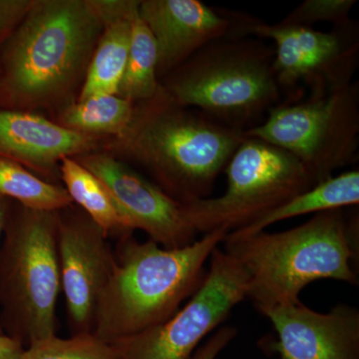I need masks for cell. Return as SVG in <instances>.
<instances>
[{
	"label": "cell",
	"mask_w": 359,
	"mask_h": 359,
	"mask_svg": "<svg viewBox=\"0 0 359 359\" xmlns=\"http://www.w3.org/2000/svg\"><path fill=\"white\" fill-rule=\"evenodd\" d=\"M103 30L96 45L78 100L101 94H116L128 60L132 0H97Z\"/></svg>",
	"instance_id": "2e32d148"
},
{
	"label": "cell",
	"mask_w": 359,
	"mask_h": 359,
	"mask_svg": "<svg viewBox=\"0 0 359 359\" xmlns=\"http://www.w3.org/2000/svg\"><path fill=\"white\" fill-rule=\"evenodd\" d=\"M25 346L13 337L0 334V359H20Z\"/></svg>",
	"instance_id": "484cf974"
},
{
	"label": "cell",
	"mask_w": 359,
	"mask_h": 359,
	"mask_svg": "<svg viewBox=\"0 0 359 359\" xmlns=\"http://www.w3.org/2000/svg\"><path fill=\"white\" fill-rule=\"evenodd\" d=\"M100 140L30 111L0 108V157L20 163L52 183L60 177L63 158L99 151Z\"/></svg>",
	"instance_id": "9a60e30c"
},
{
	"label": "cell",
	"mask_w": 359,
	"mask_h": 359,
	"mask_svg": "<svg viewBox=\"0 0 359 359\" xmlns=\"http://www.w3.org/2000/svg\"><path fill=\"white\" fill-rule=\"evenodd\" d=\"M58 212L11 205L0 247V327L30 346L56 335Z\"/></svg>",
	"instance_id": "8992f818"
},
{
	"label": "cell",
	"mask_w": 359,
	"mask_h": 359,
	"mask_svg": "<svg viewBox=\"0 0 359 359\" xmlns=\"http://www.w3.org/2000/svg\"><path fill=\"white\" fill-rule=\"evenodd\" d=\"M199 289L183 309L157 327L113 342L123 359H190L199 344L248 297L249 276L219 247Z\"/></svg>",
	"instance_id": "30bf717a"
},
{
	"label": "cell",
	"mask_w": 359,
	"mask_h": 359,
	"mask_svg": "<svg viewBox=\"0 0 359 359\" xmlns=\"http://www.w3.org/2000/svg\"><path fill=\"white\" fill-rule=\"evenodd\" d=\"M228 233H205L192 244L165 249L132 235L120 238L115 266L97 304L92 334L108 344L165 323L204 280L205 264Z\"/></svg>",
	"instance_id": "277c9868"
},
{
	"label": "cell",
	"mask_w": 359,
	"mask_h": 359,
	"mask_svg": "<svg viewBox=\"0 0 359 359\" xmlns=\"http://www.w3.org/2000/svg\"><path fill=\"white\" fill-rule=\"evenodd\" d=\"M278 335L266 348L280 359H359V311L340 304L327 313L302 302L263 314Z\"/></svg>",
	"instance_id": "4fadbf2b"
},
{
	"label": "cell",
	"mask_w": 359,
	"mask_h": 359,
	"mask_svg": "<svg viewBox=\"0 0 359 359\" xmlns=\"http://www.w3.org/2000/svg\"><path fill=\"white\" fill-rule=\"evenodd\" d=\"M135 104L116 94H101L61 108L58 123L65 128L97 138H119L133 119Z\"/></svg>",
	"instance_id": "d6986e66"
},
{
	"label": "cell",
	"mask_w": 359,
	"mask_h": 359,
	"mask_svg": "<svg viewBox=\"0 0 359 359\" xmlns=\"http://www.w3.org/2000/svg\"><path fill=\"white\" fill-rule=\"evenodd\" d=\"M34 0H0V50L32 6Z\"/></svg>",
	"instance_id": "cb8c5ba5"
},
{
	"label": "cell",
	"mask_w": 359,
	"mask_h": 359,
	"mask_svg": "<svg viewBox=\"0 0 359 359\" xmlns=\"http://www.w3.org/2000/svg\"><path fill=\"white\" fill-rule=\"evenodd\" d=\"M358 214L344 209L318 212L290 230L250 236L228 233L224 252L249 276L248 297L264 314L301 302L304 287L320 280L358 285Z\"/></svg>",
	"instance_id": "7a4b0ae2"
},
{
	"label": "cell",
	"mask_w": 359,
	"mask_h": 359,
	"mask_svg": "<svg viewBox=\"0 0 359 359\" xmlns=\"http://www.w3.org/2000/svg\"><path fill=\"white\" fill-rule=\"evenodd\" d=\"M273 58V45L263 39L224 36L205 45L160 85L179 105L245 132L282 103Z\"/></svg>",
	"instance_id": "5b68a950"
},
{
	"label": "cell",
	"mask_w": 359,
	"mask_h": 359,
	"mask_svg": "<svg viewBox=\"0 0 359 359\" xmlns=\"http://www.w3.org/2000/svg\"><path fill=\"white\" fill-rule=\"evenodd\" d=\"M129 20L131 39L128 60L117 95L137 104L149 100L159 91L158 52L154 37L139 13L137 0H132Z\"/></svg>",
	"instance_id": "ffe728a7"
},
{
	"label": "cell",
	"mask_w": 359,
	"mask_h": 359,
	"mask_svg": "<svg viewBox=\"0 0 359 359\" xmlns=\"http://www.w3.org/2000/svg\"><path fill=\"white\" fill-rule=\"evenodd\" d=\"M139 13L157 45L159 81L205 45L233 34L230 11L200 0H141Z\"/></svg>",
	"instance_id": "5bb4252c"
},
{
	"label": "cell",
	"mask_w": 359,
	"mask_h": 359,
	"mask_svg": "<svg viewBox=\"0 0 359 359\" xmlns=\"http://www.w3.org/2000/svg\"><path fill=\"white\" fill-rule=\"evenodd\" d=\"M0 197L39 211L59 212L73 205L65 187L4 157H0Z\"/></svg>",
	"instance_id": "44dd1931"
},
{
	"label": "cell",
	"mask_w": 359,
	"mask_h": 359,
	"mask_svg": "<svg viewBox=\"0 0 359 359\" xmlns=\"http://www.w3.org/2000/svg\"><path fill=\"white\" fill-rule=\"evenodd\" d=\"M20 359H123L119 349L99 339L93 334L57 335L26 346Z\"/></svg>",
	"instance_id": "7402d4cb"
},
{
	"label": "cell",
	"mask_w": 359,
	"mask_h": 359,
	"mask_svg": "<svg viewBox=\"0 0 359 359\" xmlns=\"http://www.w3.org/2000/svg\"><path fill=\"white\" fill-rule=\"evenodd\" d=\"M245 139L244 131L179 105L160 87L154 97L135 104L128 129L111 146L168 195L189 204L210 197Z\"/></svg>",
	"instance_id": "3957f363"
},
{
	"label": "cell",
	"mask_w": 359,
	"mask_h": 359,
	"mask_svg": "<svg viewBox=\"0 0 359 359\" xmlns=\"http://www.w3.org/2000/svg\"><path fill=\"white\" fill-rule=\"evenodd\" d=\"M11 201L6 198L0 197V240L4 233L7 219H8L9 211H11ZM0 334H4L2 328L0 327Z\"/></svg>",
	"instance_id": "4316f807"
},
{
	"label": "cell",
	"mask_w": 359,
	"mask_h": 359,
	"mask_svg": "<svg viewBox=\"0 0 359 359\" xmlns=\"http://www.w3.org/2000/svg\"><path fill=\"white\" fill-rule=\"evenodd\" d=\"M74 158L108 189L130 231H143L165 249L195 242L197 233L187 221L184 204L126 162L102 151Z\"/></svg>",
	"instance_id": "7c38bea8"
},
{
	"label": "cell",
	"mask_w": 359,
	"mask_h": 359,
	"mask_svg": "<svg viewBox=\"0 0 359 359\" xmlns=\"http://www.w3.org/2000/svg\"><path fill=\"white\" fill-rule=\"evenodd\" d=\"M231 16L233 36L273 42V69L283 94L299 90L302 84L311 89V94H320L354 81L359 62L355 21L323 32L309 27L268 25L247 13L231 11Z\"/></svg>",
	"instance_id": "9c48e42d"
},
{
	"label": "cell",
	"mask_w": 359,
	"mask_h": 359,
	"mask_svg": "<svg viewBox=\"0 0 359 359\" xmlns=\"http://www.w3.org/2000/svg\"><path fill=\"white\" fill-rule=\"evenodd\" d=\"M282 149L302 163L314 183L358 160L359 84L280 103L264 121L245 132Z\"/></svg>",
	"instance_id": "52a82bcc"
},
{
	"label": "cell",
	"mask_w": 359,
	"mask_h": 359,
	"mask_svg": "<svg viewBox=\"0 0 359 359\" xmlns=\"http://www.w3.org/2000/svg\"><path fill=\"white\" fill-rule=\"evenodd\" d=\"M224 172L226 188L223 195L184 204L187 221L197 235L244 229L316 185L294 156L248 137Z\"/></svg>",
	"instance_id": "ba28073f"
},
{
	"label": "cell",
	"mask_w": 359,
	"mask_h": 359,
	"mask_svg": "<svg viewBox=\"0 0 359 359\" xmlns=\"http://www.w3.org/2000/svg\"><path fill=\"white\" fill-rule=\"evenodd\" d=\"M359 204L358 170L344 172L323 180L278 205L254 223L241 230L231 231L236 236H250L266 231L271 224L309 214L355 207Z\"/></svg>",
	"instance_id": "e0dca14e"
},
{
	"label": "cell",
	"mask_w": 359,
	"mask_h": 359,
	"mask_svg": "<svg viewBox=\"0 0 359 359\" xmlns=\"http://www.w3.org/2000/svg\"><path fill=\"white\" fill-rule=\"evenodd\" d=\"M356 0H306L290 11L278 25L313 28L318 23H330L334 27L351 23V11Z\"/></svg>",
	"instance_id": "603a6c76"
},
{
	"label": "cell",
	"mask_w": 359,
	"mask_h": 359,
	"mask_svg": "<svg viewBox=\"0 0 359 359\" xmlns=\"http://www.w3.org/2000/svg\"><path fill=\"white\" fill-rule=\"evenodd\" d=\"M57 252L72 335L92 334L97 304L115 266L108 236L72 205L58 212Z\"/></svg>",
	"instance_id": "8fae6325"
},
{
	"label": "cell",
	"mask_w": 359,
	"mask_h": 359,
	"mask_svg": "<svg viewBox=\"0 0 359 359\" xmlns=\"http://www.w3.org/2000/svg\"><path fill=\"white\" fill-rule=\"evenodd\" d=\"M102 30L97 0H34L1 48L0 108L73 102Z\"/></svg>",
	"instance_id": "6da1fadb"
},
{
	"label": "cell",
	"mask_w": 359,
	"mask_h": 359,
	"mask_svg": "<svg viewBox=\"0 0 359 359\" xmlns=\"http://www.w3.org/2000/svg\"><path fill=\"white\" fill-rule=\"evenodd\" d=\"M237 335L238 330L235 327L224 325L219 328L204 344L196 349L190 359H216Z\"/></svg>",
	"instance_id": "d4e9b609"
},
{
	"label": "cell",
	"mask_w": 359,
	"mask_h": 359,
	"mask_svg": "<svg viewBox=\"0 0 359 359\" xmlns=\"http://www.w3.org/2000/svg\"><path fill=\"white\" fill-rule=\"evenodd\" d=\"M60 179L65 190L76 205L106 235L120 238L132 235L112 196L101 180L90 172L74 157H65L59 165Z\"/></svg>",
	"instance_id": "ac0fdd59"
}]
</instances>
